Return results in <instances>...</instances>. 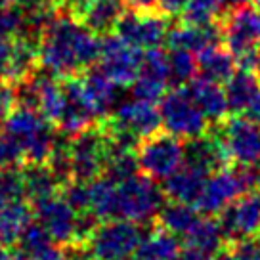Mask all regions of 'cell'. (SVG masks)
Instances as JSON below:
<instances>
[{"label": "cell", "mask_w": 260, "mask_h": 260, "mask_svg": "<svg viewBox=\"0 0 260 260\" xmlns=\"http://www.w3.org/2000/svg\"><path fill=\"white\" fill-rule=\"evenodd\" d=\"M0 122H2V121H0Z\"/></svg>", "instance_id": "cell-45"}, {"label": "cell", "mask_w": 260, "mask_h": 260, "mask_svg": "<svg viewBox=\"0 0 260 260\" xmlns=\"http://www.w3.org/2000/svg\"><path fill=\"white\" fill-rule=\"evenodd\" d=\"M79 82H81L82 98L92 109V113L96 115L98 121L107 119L115 109L113 106L117 102V84L104 73V69L100 65H94L88 71L79 75Z\"/></svg>", "instance_id": "cell-16"}, {"label": "cell", "mask_w": 260, "mask_h": 260, "mask_svg": "<svg viewBox=\"0 0 260 260\" xmlns=\"http://www.w3.org/2000/svg\"><path fill=\"white\" fill-rule=\"evenodd\" d=\"M209 176L211 174L184 162L182 169H178L167 180H162V193L169 201H180V203H187L195 207Z\"/></svg>", "instance_id": "cell-18"}, {"label": "cell", "mask_w": 260, "mask_h": 260, "mask_svg": "<svg viewBox=\"0 0 260 260\" xmlns=\"http://www.w3.org/2000/svg\"><path fill=\"white\" fill-rule=\"evenodd\" d=\"M187 92L191 94L195 104L201 107L205 117L212 122H220L230 115V106H228L226 90L220 86V82L207 81L203 77H197L186 86Z\"/></svg>", "instance_id": "cell-20"}, {"label": "cell", "mask_w": 260, "mask_h": 260, "mask_svg": "<svg viewBox=\"0 0 260 260\" xmlns=\"http://www.w3.org/2000/svg\"><path fill=\"white\" fill-rule=\"evenodd\" d=\"M52 237L48 236V232L44 230V228L37 222V220H32L31 224L27 226L21 237H19V241H17V252L21 254V256H31L35 252L42 251L44 247H48L52 245Z\"/></svg>", "instance_id": "cell-29"}, {"label": "cell", "mask_w": 260, "mask_h": 260, "mask_svg": "<svg viewBox=\"0 0 260 260\" xmlns=\"http://www.w3.org/2000/svg\"><path fill=\"white\" fill-rule=\"evenodd\" d=\"M180 251V237L155 224L153 230L142 237L132 260H172Z\"/></svg>", "instance_id": "cell-24"}, {"label": "cell", "mask_w": 260, "mask_h": 260, "mask_svg": "<svg viewBox=\"0 0 260 260\" xmlns=\"http://www.w3.org/2000/svg\"><path fill=\"white\" fill-rule=\"evenodd\" d=\"M126 6L132 10H153L157 0H124Z\"/></svg>", "instance_id": "cell-37"}, {"label": "cell", "mask_w": 260, "mask_h": 260, "mask_svg": "<svg viewBox=\"0 0 260 260\" xmlns=\"http://www.w3.org/2000/svg\"><path fill=\"white\" fill-rule=\"evenodd\" d=\"M107 134L102 122L81 132L79 136L69 138V159H71V176L79 182H92L100 178L106 169Z\"/></svg>", "instance_id": "cell-8"}, {"label": "cell", "mask_w": 260, "mask_h": 260, "mask_svg": "<svg viewBox=\"0 0 260 260\" xmlns=\"http://www.w3.org/2000/svg\"><path fill=\"white\" fill-rule=\"evenodd\" d=\"M140 172L151 180H167L186 162V140L171 132H155L136 146Z\"/></svg>", "instance_id": "cell-5"}, {"label": "cell", "mask_w": 260, "mask_h": 260, "mask_svg": "<svg viewBox=\"0 0 260 260\" xmlns=\"http://www.w3.org/2000/svg\"><path fill=\"white\" fill-rule=\"evenodd\" d=\"M35 220L57 245H75L79 232V212L67 203L61 191L32 205Z\"/></svg>", "instance_id": "cell-14"}, {"label": "cell", "mask_w": 260, "mask_h": 260, "mask_svg": "<svg viewBox=\"0 0 260 260\" xmlns=\"http://www.w3.org/2000/svg\"><path fill=\"white\" fill-rule=\"evenodd\" d=\"M197 65H199V77L207 81L224 82L230 81V77L236 73V56L222 44H214L199 52L197 56Z\"/></svg>", "instance_id": "cell-23"}, {"label": "cell", "mask_w": 260, "mask_h": 260, "mask_svg": "<svg viewBox=\"0 0 260 260\" xmlns=\"http://www.w3.org/2000/svg\"><path fill=\"white\" fill-rule=\"evenodd\" d=\"M184 243H186L184 245L186 249L199 254L203 260L222 251L228 241L218 222V216H205L203 214L197 220V224L184 236Z\"/></svg>", "instance_id": "cell-19"}, {"label": "cell", "mask_w": 260, "mask_h": 260, "mask_svg": "<svg viewBox=\"0 0 260 260\" xmlns=\"http://www.w3.org/2000/svg\"><path fill=\"white\" fill-rule=\"evenodd\" d=\"M142 54L117 35H106L100 50V67L117 86H132L140 75Z\"/></svg>", "instance_id": "cell-13"}, {"label": "cell", "mask_w": 260, "mask_h": 260, "mask_svg": "<svg viewBox=\"0 0 260 260\" xmlns=\"http://www.w3.org/2000/svg\"><path fill=\"white\" fill-rule=\"evenodd\" d=\"M252 0H224V8L228 10H236V8H243V6H251Z\"/></svg>", "instance_id": "cell-39"}, {"label": "cell", "mask_w": 260, "mask_h": 260, "mask_svg": "<svg viewBox=\"0 0 260 260\" xmlns=\"http://www.w3.org/2000/svg\"><path fill=\"white\" fill-rule=\"evenodd\" d=\"M23 184H25V199L31 205L44 201L52 195L61 191V182L57 180L54 171L46 162H35L23 165Z\"/></svg>", "instance_id": "cell-22"}, {"label": "cell", "mask_w": 260, "mask_h": 260, "mask_svg": "<svg viewBox=\"0 0 260 260\" xmlns=\"http://www.w3.org/2000/svg\"><path fill=\"white\" fill-rule=\"evenodd\" d=\"M104 121L111 128L124 132L132 138H136L138 142L142 138H147L155 132H159L162 126L161 113H159V107L155 106V102H147V100L136 96L119 104Z\"/></svg>", "instance_id": "cell-10"}, {"label": "cell", "mask_w": 260, "mask_h": 260, "mask_svg": "<svg viewBox=\"0 0 260 260\" xmlns=\"http://www.w3.org/2000/svg\"><path fill=\"white\" fill-rule=\"evenodd\" d=\"M243 115L247 117V119H251V121L258 122L260 124V92L254 96V100L251 102V106L245 109Z\"/></svg>", "instance_id": "cell-36"}, {"label": "cell", "mask_w": 260, "mask_h": 260, "mask_svg": "<svg viewBox=\"0 0 260 260\" xmlns=\"http://www.w3.org/2000/svg\"><path fill=\"white\" fill-rule=\"evenodd\" d=\"M254 73H256V77H258V81H260V54H258V65H256V71H254Z\"/></svg>", "instance_id": "cell-42"}, {"label": "cell", "mask_w": 260, "mask_h": 260, "mask_svg": "<svg viewBox=\"0 0 260 260\" xmlns=\"http://www.w3.org/2000/svg\"><path fill=\"white\" fill-rule=\"evenodd\" d=\"M224 12V0H191L182 17L189 23H212L218 21Z\"/></svg>", "instance_id": "cell-28"}, {"label": "cell", "mask_w": 260, "mask_h": 260, "mask_svg": "<svg viewBox=\"0 0 260 260\" xmlns=\"http://www.w3.org/2000/svg\"><path fill=\"white\" fill-rule=\"evenodd\" d=\"M165 205L162 187L146 174H136L124 182H117V211L115 218L130 220L140 226L149 224Z\"/></svg>", "instance_id": "cell-4"}, {"label": "cell", "mask_w": 260, "mask_h": 260, "mask_svg": "<svg viewBox=\"0 0 260 260\" xmlns=\"http://www.w3.org/2000/svg\"><path fill=\"white\" fill-rule=\"evenodd\" d=\"M35 218L32 205L27 199H0V243L17 245L19 237Z\"/></svg>", "instance_id": "cell-21"}, {"label": "cell", "mask_w": 260, "mask_h": 260, "mask_svg": "<svg viewBox=\"0 0 260 260\" xmlns=\"http://www.w3.org/2000/svg\"><path fill=\"white\" fill-rule=\"evenodd\" d=\"M102 41L96 32L59 10L39 39V61L57 79L77 77L100 59Z\"/></svg>", "instance_id": "cell-1"}, {"label": "cell", "mask_w": 260, "mask_h": 260, "mask_svg": "<svg viewBox=\"0 0 260 260\" xmlns=\"http://www.w3.org/2000/svg\"><path fill=\"white\" fill-rule=\"evenodd\" d=\"M172 260H203V258H201L199 254H195L193 251H189V249L184 247V249H182V251H180Z\"/></svg>", "instance_id": "cell-40"}, {"label": "cell", "mask_w": 260, "mask_h": 260, "mask_svg": "<svg viewBox=\"0 0 260 260\" xmlns=\"http://www.w3.org/2000/svg\"><path fill=\"white\" fill-rule=\"evenodd\" d=\"M142 226L130 220H104L84 243L96 260H132L142 241Z\"/></svg>", "instance_id": "cell-6"}, {"label": "cell", "mask_w": 260, "mask_h": 260, "mask_svg": "<svg viewBox=\"0 0 260 260\" xmlns=\"http://www.w3.org/2000/svg\"><path fill=\"white\" fill-rule=\"evenodd\" d=\"M254 2H256V4H258V6H260V0H254Z\"/></svg>", "instance_id": "cell-44"}, {"label": "cell", "mask_w": 260, "mask_h": 260, "mask_svg": "<svg viewBox=\"0 0 260 260\" xmlns=\"http://www.w3.org/2000/svg\"><path fill=\"white\" fill-rule=\"evenodd\" d=\"M232 256L234 260H260V241L254 239H245L232 243Z\"/></svg>", "instance_id": "cell-32"}, {"label": "cell", "mask_w": 260, "mask_h": 260, "mask_svg": "<svg viewBox=\"0 0 260 260\" xmlns=\"http://www.w3.org/2000/svg\"><path fill=\"white\" fill-rule=\"evenodd\" d=\"M171 23L169 17L159 10L128 8L115 27V35L138 50L159 48L169 39Z\"/></svg>", "instance_id": "cell-9"}, {"label": "cell", "mask_w": 260, "mask_h": 260, "mask_svg": "<svg viewBox=\"0 0 260 260\" xmlns=\"http://www.w3.org/2000/svg\"><path fill=\"white\" fill-rule=\"evenodd\" d=\"M2 128L19 144L25 165L48 162L59 134L56 126L46 121L37 109L25 106H17L2 121Z\"/></svg>", "instance_id": "cell-2"}, {"label": "cell", "mask_w": 260, "mask_h": 260, "mask_svg": "<svg viewBox=\"0 0 260 260\" xmlns=\"http://www.w3.org/2000/svg\"><path fill=\"white\" fill-rule=\"evenodd\" d=\"M256 189H258V191H260V178H258V186H256Z\"/></svg>", "instance_id": "cell-43"}, {"label": "cell", "mask_w": 260, "mask_h": 260, "mask_svg": "<svg viewBox=\"0 0 260 260\" xmlns=\"http://www.w3.org/2000/svg\"><path fill=\"white\" fill-rule=\"evenodd\" d=\"M201 218V212L193 205L180 203V201H167L155 218V224L174 236L184 237Z\"/></svg>", "instance_id": "cell-26"}, {"label": "cell", "mask_w": 260, "mask_h": 260, "mask_svg": "<svg viewBox=\"0 0 260 260\" xmlns=\"http://www.w3.org/2000/svg\"><path fill=\"white\" fill-rule=\"evenodd\" d=\"M218 222L230 245L254 239L260 234V191L251 189L237 197L218 214Z\"/></svg>", "instance_id": "cell-12"}, {"label": "cell", "mask_w": 260, "mask_h": 260, "mask_svg": "<svg viewBox=\"0 0 260 260\" xmlns=\"http://www.w3.org/2000/svg\"><path fill=\"white\" fill-rule=\"evenodd\" d=\"M23 165H25V157L19 144L10 136L6 130L0 128V171L2 169L23 167Z\"/></svg>", "instance_id": "cell-31"}, {"label": "cell", "mask_w": 260, "mask_h": 260, "mask_svg": "<svg viewBox=\"0 0 260 260\" xmlns=\"http://www.w3.org/2000/svg\"><path fill=\"white\" fill-rule=\"evenodd\" d=\"M205 260H234V256H232V251L222 249L220 252H216V254H212V256H209V258H205Z\"/></svg>", "instance_id": "cell-41"}, {"label": "cell", "mask_w": 260, "mask_h": 260, "mask_svg": "<svg viewBox=\"0 0 260 260\" xmlns=\"http://www.w3.org/2000/svg\"><path fill=\"white\" fill-rule=\"evenodd\" d=\"M0 260H23L17 251H12L10 245L0 243Z\"/></svg>", "instance_id": "cell-38"}, {"label": "cell", "mask_w": 260, "mask_h": 260, "mask_svg": "<svg viewBox=\"0 0 260 260\" xmlns=\"http://www.w3.org/2000/svg\"><path fill=\"white\" fill-rule=\"evenodd\" d=\"M162 128L182 140L203 136L211 128V121L205 117L201 107L195 104L187 88H172L161 98L159 104Z\"/></svg>", "instance_id": "cell-7"}, {"label": "cell", "mask_w": 260, "mask_h": 260, "mask_svg": "<svg viewBox=\"0 0 260 260\" xmlns=\"http://www.w3.org/2000/svg\"><path fill=\"white\" fill-rule=\"evenodd\" d=\"M23 260H73L71 256V251H69V247H65V245H57V243H52L48 247H44L42 251L35 252L31 256H21Z\"/></svg>", "instance_id": "cell-33"}, {"label": "cell", "mask_w": 260, "mask_h": 260, "mask_svg": "<svg viewBox=\"0 0 260 260\" xmlns=\"http://www.w3.org/2000/svg\"><path fill=\"white\" fill-rule=\"evenodd\" d=\"M167 44L171 50H187L199 54L209 46L222 44V32H220L218 21L212 23H189V21H178L172 25L169 31Z\"/></svg>", "instance_id": "cell-17"}, {"label": "cell", "mask_w": 260, "mask_h": 260, "mask_svg": "<svg viewBox=\"0 0 260 260\" xmlns=\"http://www.w3.org/2000/svg\"><path fill=\"white\" fill-rule=\"evenodd\" d=\"M169 69H171L172 88H184L199 77V65L193 52L171 50L169 52Z\"/></svg>", "instance_id": "cell-27"}, {"label": "cell", "mask_w": 260, "mask_h": 260, "mask_svg": "<svg viewBox=\"0 0 260 260\" xmlns=\"http://www.w3.org/2000/svg\"><path fill=\"white\" fill-rule=\"evenodd\" d=\"M222 44L234 56L260 48V16L252 6L228 10L218 19Z\"/></svg>", "instance_id": "cell-11"}, {"label": "cell", "mask_w": 260, "mask_h": 260, "mask_svg": "<svg viewBox=\"0 0 260 260\" xmlns=\"http://www.w3.org/2000/svg\"><path fill=\"white\" fill-rule=\"evenodd\" d=\"M224 90L230 106V115H243L254 96L260 92V81L256 73L239 69L230 77Z\"/></svg>", "instance_id": "cell-25"}, {"label": "cell", "mask_w": 260, "mask_h": 260, "mask_svg": "<svg viewBox=\"0 0 260 260\" xmlns=\"http://www.w3.org/2000/svg\"><path fill=\"white\" fill-rule=\"evenodd\" d=\"M211 132L232 165L260 167V124L245 115H228L220 122H212Z\"/></svg>", "instance_id": "cell-3"}, {"label": "cell", "mask_w": 260, "mask_h": 260, "mask_svg": "<svg viewBox=\"0 0 260 260\" xmlns=\"http://www.w3.org/2000/svg\"><path fill=\"white\" fill-rule=\"evenodd\" d=\"M169 86H171L169 54L161 48L146 50L142 57L138 79L132 84V96L147 102H161Z\"/></svg>", "instance_id": "cell-15"}, {"label": "cell", "mask_w": 260, "mask_h": 260, "mask_svg": "<svg viewBox=\"0 0 260 260\" xmlns=\"http://www.w3.org/2000/svg\"><path fill=\"white\" fill-rule=\"evenodd\" d=\"M14 41L16 39H4V37H0V81H4L6 75H8L12 50H14Z\"/></svg>", "instance_id": "cell-35"}, {"label": "cell", "mask_w": 260, "mask_h": 260, "mask_svg": "<svg viewBox=\"0 0 260 260\" xmlns=\"http://www.w3.org/2000/svg\"><path fill=\"white\" fill-rule=\"evenodd\" d=\"M0 199L2 201L25 199V184L21 167L0 171Z\"/></svg>", "instance_id": "cell-30"}, {"label": "cell", "mask_w": 260, "mask_h": 260, "mask_svg": "<svg viewBox=\"0 0 260 260\" xmlns=\"http://www.w3.org/2000/svg\"><path fill=\"white\" fill-rule=\"evenodd\" d=\"M191 0H157V10L167 17H180L186 14Z\"/></svg>", "instance_id": "cell-34"}]
</instances>
